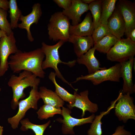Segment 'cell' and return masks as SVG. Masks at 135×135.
Masks as SVG:
<instances>
[{"label": "cell", "mask_w": 135, "mask_h": 135, "mask_svg": "<svg viewBox=\"0 0 135 135\" xmlns=\"http://www.w3.org/2000/svg\"><path fill=\"white\" fill-rule=\"evenodd\" d=\"M9 9L10 26L12 30L18 27V22L22 15L21 11L18 7L16 0H10Z\"/></svg>", "instance_id": "cell-25"}, {"label": "cell", "mask_w": 135, "mask_h": 135, "mask_svg": "<svg viewBox=\"0 0 135 135\" xmlns=\"http://www.w3.org/2000/svg\"><path fill=\"white\" fill-rule=\"evenodd\" d=\"M84 3L87 4H89L93 2L94 0H81Z\"/></svg>", "instance_id": "cell-35"}, {"label": "cell", "mask_w": 135, "mask_h": 135, "mask_svg": "<svg viewBox=\"0 0 135 135\" xmlns=\"http://www.w3.org/2000/svg\"><path fill=\"white\" fill-rule=\"evenodd\" d=\"M40 99L38 87L32 88L28 96L19 101L18 104V109L16 114L8 118V122L12 129H15L18 128L20 121L23 119L29 109L31 108L35 110L38 109V102Z\"/></svg>", "instance_id": "cell-6"}, {"label": "cell", "mask_w": 135, "mask_h": 135, "mask_svg": "<svg viewBox=\"0 0 135 135\" xmlns=\"http://www.w3.org/2000/svg\"><path fill=\"white\" fill-rule=\"evenodd\" d=\"M2 89L1 88H0V92L1 90Z\"/></svg>", "instance_id": "cell-38"}, {"label": "cell", "mask_w": 135, "mask_h": 135, "mask_svg": "<svg viewBox=\"0 0 135 135\" xmlns=\"http://www.w3.org/2000/svg\"><path fill=\"white\" fill-rule=\"evenodd\" d=\"M45 56L41 48L28 52L18 50L16 53L10 56L9 67L14 73L26 70L38 77L43 78L46 73L42 68V64Z\"/></svg>", "instance_id": "cell-1"}, {"label": "cell", "mask_w": 135, "mask_h": 135, "mask_svg": "<svg viewBox=\"0 0 135 135\" xmlns=\"http://www.w3.org/2000/svg\"><path fill=\"white\" fill-rule=\"evenodd\" d=\"M40 98L44 104L54 107L60 108L64 104L63 101L55 92L47 88L44 86H41L39 91Z\"/></svg>", "instance_id": "cell-20"}, {"label": "cell", "mask_w": 135, "mask_h": 135, "mask_svg": "<svg viewBox=\"0 0 135 135\" xmlns=\"http://www.w3.org/2000/svg\"><path fill=\"white\" fill-rule=\"evenodd\" d=\"M130 94L129 93L123 94L122 91L120 92L115 106V115L124 123L130 119L135 120V106Z\"/></svg>", "instance_id": "cell-9"}, {"label": "cell", "mask_w": 135, "mask_h": 135, "mask_svg": "<svg viewBox=\"0 0 135 135\" xmlns=\"http://www.w3.org/2000/svg\"><path fill=\"white\" fill-rule=\"evenodd\" d=\"M118 40L112 34L106 36L94 44V47L99 52L106 54L114 45Z\"/></svg>", "instance_id": "cell-23"}, {"label": "cell", "mask_w": 135, "mask_h": 135, "mask_svg": "<svg viewBox=\"0 0 135 135\" xmlns=\"http://www.w3.org/2000/svg\"><path fill=\"white\" fill-rule=\"evenodd\" d=\"M102 1V0H94L88 4L89 10L91 12L93 18L94 28L101 24Z\"/></svg>", "instance_id": "cell-28"}, {"label": "cell", "mask_w": 135, "mask_h": 135, "mask_svg": "<svg viewBox=\"0 0 135 135\" xmlns=\"http://www.w3.org/2000/svg\"><path fill=\"white\" fill-rule=\"evenodd\" d=\"M61 112L60 108L44 104L40 107L36 113L38 118L40 120H42L53 117L56 114H61Z\"/></svg>", "instance_id": "cell-26"}, {"label": "cell", "mask_w": 135, "mask_h": 135, "mask_svg": "<svg viewBox=\"0 0 135 135\" xmlns=\"http://www.w3.org/2000/svg\"><path fill=\"white\" fill-rule=\"evenodd\" d=\"M96 50L93 47L76 60L78 64H84L86 67L89 74H92L98 70L106 68L105 67L100 66V64L95 56Z\"/></svg>", "instance_id": "cell-19"}, {"label": "cell", "mask_w": 135, "mask_h": 135, "mask_svg": "<svg viewBox=\"0 0 135 135\" xmlns=\"http://www.w3.org/2000/svg\"><path fill=\"white\" fill-rule=\"evenodd\" d=\"M121 64L119 63L108 68L98 70L92 74L78 77L72 83L81 80H87L96 85L106 81L119 82L121 78Z\"/></svg>", "instance_id": "cell-7"}, {"label": "cell", "mask_w": 135, "mask_h": 135, "mask_svg": "<svg viewBox=\"0 0 135 135\" xmlns=\"http://www.w3.org/2000/svg\"><path fill=\"white\" fill-rule=\"evenodd\" d=\"M3 127L0 125V135H3Z\"/></svg>", "instance_id": "cell-37"}, {"label": "cell", "mask_w": 135, "mask_h": 135, "mask_svg": "<svg viewBox=\"0 0 135 135\" xmlns=\"http://www.w3.org/2000/svg\"><path fill=\"white\" fill-rule=\"evenodd\" d=\"M18 49L13 32L2 37L0 41V77L3 76L9 68L8 58L16 53Z\"/></svg>", "instance_id": "cell-8"}, {"label": "cell", "mask_w": 135, "mask_h": 135, "mask_svg": "<svg viewBox=\"0 0 135 135\" xmlns=\"http://www.w3.org/2000/svg\"><path fill=\"white\" fill-rule=\"evenodd\" d=\"M50 120L42 124H36L31 122L28 118L22 119L20 122L21 124L20 128L21 130L25 131L29 130H32L35 135H44V131L49 126Z\"/></svg>", "instance_id": "cell-22"}, {"label": "cell", "mask_w": 135, "mask_h": 135, "mask_svg": "<svg viewBox=\"0 0 135 135\" xmlns=\"http://www.w3.org/2000/svg\"><path fill=\"white\" fill-rule=\"evenodd\" d=\"M108 60L119 63L126 61L134 57L135 54V42L129 38L118 40L106 54Z\"/></svg>", "instance_id": "cell-5"}, {"label": "cell", "mask_w": 135, "mask_h": 135, "mask_svg": "<svg viewBox=\"0 0 135 135\" xmlns=\"http://www.w3.org/2000/svg\"><path fill=\"white\" fill-rule=\"evenodd\" d=\"M116 8L121 12L126 24L125 34L129 38L131 32L135 29V4L128 0H119Z\"/></svg>", "instance_id": "cell-11"}, {"label": "cell", "mask_w": 135, "mask_h": 135, "mask_svg": "<svg viewBox=\"0 0 135 135\" xmlns=\"http://www.w3.org/2000/svg\"><path fill=\"white\" fill-rule=\"evenodd\" d=\"M89 10L88 4L83 3L81 0H72L70 7L66 10H63V14L72 21V25L75 26L81 21L82 14Z\"/></svg>", "instance_id": "cell-16"}, {"label": "cell", "mask_w": 135, "mask_h": 135, "mask_svg": "<svg viewBox=\"0 0 135 135\" xmlns=\"http://www.w3.org/2000/svg\"><path fill=\"white\" fill-rule=\"evenodd\" d=\"M117 0H102L101 24L107 25L108 20L115 8Z\"/></svg>", "instance_id": "cell-24"}, {"label": "cell", "mask_w": 135, "mask_h": 135, "mask_svg": "<svg viewBox=\"0 0 135 135\" xmlns=\"http://www.w3.org/2000/svg\"><path fill=\"white\" fill-rule=\"evenodd\" d=\"M6 34V33L0 29V41L1 38Z\"/></svg>", "instance_id": "cell-36"}, {"label": "cell", "mask_w": 135, "mask_h": 135, "mask_svg": "<svg viewBox=\"0 0 135 135\" xmlns=\"http://www.w3.org/2000/svg\"><path fill=\"white\" fill-rule=\"evenodd\" d=\"M94 27L90 13L86 15L83 20L75 26L70 25L69 29L70 35L80 36H92Z\"/></svg>", "instance_id": "cell-18"}, {"label": "cell", "mask_w": 135, "mask_h": 135, "mask_svg": "<svg viewBox=\"0 0 135 135\" xmlns=\"http://www.w3.org/2000/svg\"><path fill=\"white\" fill-rule=\"evenodd\" d=\"M32 9L31 12L25 16L22 15L21 16L19 20L21 22L18 25L19 28L26 30L27 38L30 42L34 40L30 30V26L33 24H38L42 14L41 5L39 3L34 4Z\"/></svg>", "instance_id": "cell-12"}, {"label": "cell", "mask_w": 135, "mask_h": 135, "mask_svg": "<svg viewBox=\"0 0 135 135\" xmlns=\"http://www.w3.org/2000/svg\"><path fill=\"white\" fill-rule=\"evenodd\" d=\"M88 90L81 92L79 94L75 91L74 94L75 97L74 102L71 106L67 104L68 108L70 110L74 107L80 109L82 111L81 115L82 117L84 116L86 111L92 113L96 112L98 110V106L90 101L88 98Z\"/></svg>", "instance_id": "cell-13"}, {"label": "cell", "mask_w": 135, "mask_h": 135, "mask_svg": "<svg viewBox=\"0 0 135 135\" xmlns=\"http://www.w3.org/2000/svg\"><path fill=\"white\" fill-rule=\"evenodd\" d=\"M135 58L133 57L128 60L120 63L121 77L123 80L122 92L124 94H132L135 92V85L133 82L132 70Z\"/></svg>", "instance_id": "cell-14"}, {"label": "cell", "mask_w": 135, "mask_h": 135, "mask_svg": "<svg viewBox=\"0 0 135 135\" xmlns=\"http://www.w3.org/2000/svg\"><path fill=\"white\" fill-rule=\"evenodd\" d=\"M53 1L58 6L64 10L69 8L72 4V0H54Z\"/></svg>", "instance_id": "cell-31"}, {"label": "cell", "mask_w": 135, "mask_h": 135, "mask_svg": "<svg viewBox=\"0 0 135 135\" xmlns=\"http://www.w3.org/2000/svg\"><path fill=\"white\" fill-rule=\"evenodd\" d=\"M111 34H112L107 25L101 23L98 27L94 28L92 36L94 44L106 36Z\"/></svg>", "instance_id": "cell-29"}, {"label": "cell", "mask_w": 135, "mask_h": 135, "mask_svg": "<svg viewBox=\"0 0 135 135\" xmlns=\"http://www.w3.org/2000/svg\"><path fill=\"white\" fill-rule=\"evenodd\" d=\"M62 108L61 114L63 119L60 118H57L56 120L62 124L61 130L62 134L64 135L75 134L74 129V127L87 123H92L95 117L94 114L93 113L86 118H76L71 116L72 111L70 110L64 106Z\"/></svg>", "instance_id": "cell-10"}, {"label": "cell", "mask_w": 135, "mask_h": 135, "mask_svg": "<svg viewBox=\"0 0 135 135\" xmlns=\"http://www.w3.org/2000/svg\"><path fill=\"white\" fill-rule=\"evenodd\" d=\"M64 43L62 41L59 40L56 44L52 45H48L44 42L42 43L41 48L46 57L45 60L42 63V68L43 70L48 68H52L54 70L56 76L58 78L68 84L75 91H77L78 89L74 88L71 84L64 78L58 68V65L59 64H62L72 67L74 66L76 62V60L68 62H64L60 60L58 49Z\"/></svg>", "instance_id": "cell-3"}, {"label": "cell", "mask_w": 135, "mask_h": 135, "mask_svg": "<svg viewBox=\"0 0 135 135\" xmlns=\"http://www.w3.org/2000/svg\"><path fill=\"white\" fill-rule=\"evenodd\" d=\"M56 74L54 72H52L49 74L48 78L54 84L55 91L56 94L64 101L68 102L69 105L71 106L74 103L75 97L74 95L69 93L62 87L59 85L56 80Z\"/></svg>", "instance_id": "cell-21"}, {"label": "cell", "mask_w": 135, "mask_h": 135, "mask_svg": "<svg viewBox=\"0 0 135 135\" xmlns=\"http://www.w3.org/2000/svg\"><path fill=\"white\" fill-rule=\"evenodd\" d=\"M40 82V79L36 75L28 71L23 70L18 76L12 75L8 82V86L12 88L13 92L11 102L12 108L16 109L20 100L25 97L24 92L25 89L28 87H38Z\"/></svg>", "instance_id": "cell-2"}, {"label": "cell", "mask_w": 135, "mask_h": 135, "mask_svg": "<svg viewBox=\"0 0 135 135\" xmlns=\"http://www.w3.org/2000/svg\"><path fill=\"white\" fill-rule=\"evenodd\" d=\"M7 11L0 8V29L7 35H9L13 32L7 19Z\"/></svg>", "instance_id": "cell-30"}, {"label": "cell", "mask_w": 135, "mask_h": 135, "mask_svg": "<svg viewBox=\"0 0 135 135\" xmlns=\"http://www.w3.org/2000/svg\"><path fill=\"white\" fill-rule=\"evenodd\" d=\"M69 19L62 12H58L52 14L48 25V38L54 42L61 40L68 42L70 36V24Z\"/></svg>", "instance_id": "cell-4"}, {"label": "cell", "mask_w": 135, "mask_h": 135, "mask_svg": "<svg viewBox=\"0 0 135 135\" xmlns=\"http://www.w3.org/2000/svg\"><path fill=\"white\" fill-rule=\"evenodd\" d=\"M129 38L133 42H135V29H133L130 32Z\"/></svg>", "instance_id": "cell-34"}, {"label": "cell", "mask_w": 135, "mask_h": 135, "mask_svg": "<svg viewBox=\"0 0 135 135\" xmlns=\"http://www.w3.org/2000/svg\"><path fill=\"white\" fill-rule=\"evenodd\" d=\"M124 125L118 126L116 128L115 132L111 135H132V133L124 128Z\"/></svg>", "instance_id": "cell-32"}, {"label": "cell", "mask_w": 135, "mask_h": 135, "mask_svg": "<svg viewBox=\"0 0 135 135\" xmlns=\"http://www.w3.org/2000/svg\"><path fill=\"white\" fill-rule=\"evenodd\" d=\"M68 42L73 44L74 52L78 58L86 53L94 46L92 36H80L70 35Z\"/></svg>", "instance_id": "cell-17"}, {"label": "cell", "mask_w": 135, "mask_h": 135, "mask_svg": "<svg viewBox=\"0 0 135 135\" xmlns=\"http://www.w3.org/2000/svg\"><path fill=\"white\" fill-rule=\"evenodd\" d=\"M113 107L112 105L106 111L101 112L99 115L95 116L90 128L88 131V135H102V132L101 125L102 123L101 119L104 116L108 114L110 110Z\"/></svg>", "instance_id": "cell-27"}, {"label": "cell", "mask_w": 135, "mask_h": 135, "mask_svg": "<svg viewBox=\"0 0 135 135\" xmlns=\"http://www.w3.org/2000/svg\"><path fill=\"white\" fill-rule=\"evenodd\" d=\"M9 1L7 0H0V8L7 11L9 9Z\"/></svg>", "instance_id": "cell-33"}, {"label": "cell", "mask_w": 135, "mask_h": 135, "mask_svg": "<svg viewBox=\"0 0 135 135\" xmlns=\"http://www.w3.org/2000/svg\"><path fill=\"white\" fill-rule=\"evenodd\" d=\"M107 26L112 35L118 40L121 38L125 34V22L121 12L116 6L108 20Z\"/></svg>", "instance_id": "cell-15"}]
</instances>
